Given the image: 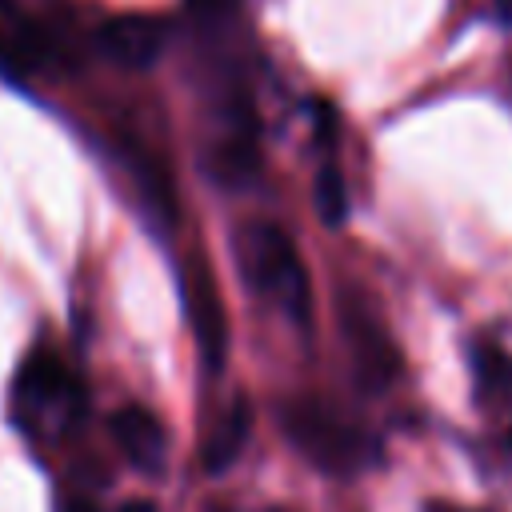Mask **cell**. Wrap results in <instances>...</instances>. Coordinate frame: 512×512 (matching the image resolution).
<instances>
[{"label": "cell", "instance_id": "obj_5", "mask_svg": "<svg viewBox=\"0 0 512 512\" xmlns=\"http://www.w3.org/2000/svg\"><path fill=\"white\" fill-rule=\"evenodd\" d=\"M248 432H252V404L244 396H236L228 404V412L216 420V428L208 432V440H204V468L212 476L228 472L240 460V452L248 444Z\"/></svg>", "mask_w": 512, "mask_h": 512}, {"label": "cell", "instance_id": "obj_10", "mask_svg": "<svg viewBox=\"0 0 512 512\" xmlns=\"http://www.w3.org/2000/svg\"><path fill=\"white\" fill-rule=\"evenodd\" d=\"M120 512H156V504L152 500H128Z\"/></svg>", "mask_w": 512, "mask_h": 512}, {"label": "cell", "instance_id": "obj_2", "mask_svg": "<svg viewBox=\"0 0 512 512\" xmlns=\"http://www.w3.org/2000/svg\"><path fill=\"white\" fill-rule=\"evenodd\" d=\"M100 48L128 68H148L164 48V24L140 12L112 16L100 24Z\"/></svg>", "mask_w": 512, "mask_h": 512}, {"label": "cell", "instance_id": "obj_11", "mask_svg": "<svg viewBox=\"0 0 512 512\" xmlns=\"http://www.w3.org/2000/svg\"><path fill=\"white\" fill-rule=\"evenodd\" d=\"M500 12H504V16L512 20V0H500Z\"/></svg>", "mask_w": 512, "mask_h": 512}, {"label": "cell", "instance_id": "obj_4", "mask_svg": "<svg viewBox=\"0 0 512 512\" xmlns=\"http://www.w3.org/2000/svg\"><path fill=\"white\" fill-rule=\"evenodd\" d=\"M188 312L196 320V336H200L208 368L220 372L224 368V312H220V296H216L212 276H204V272L188 276Z\"/></svg>", "mask_w": 512, "mask_h": 512}, {"label": "cell", "instance_id": "obj_6", "mask_svg": "<svg viewBox=\"0 0 512 512\" xmlns=\"http://www.w3.org/2000/svg\"><path fill=\"white\" fill-rule=\"evenodd\" d=\"M348 328H352L356 364H360L364 380H372V388H384V380L396 372V356H392V344H388V340H384V332H380L372 320H364V316H356Z\"/></svg>", "mask_w": 512, "mask_h": 512}, {"label": "cell", "instance_id": "obj_7", "mask_svg": "<svg viewBox=\"0 0 512 512\" xmlns=\"http://www.w3.org/2000/svg\"><path fill=\"white\" fill-rule=\"evenodd\" d=\"M316 212L328 228H340L348 220V188H344V176L336 164H324L316 172Z\"/></svg>", "mask_w": 512, "mask_h": 512}, {"label": "cell", "instance_id": "obj_3", "mask_svg": "<svg viewBox=\"0 0 512 512\" xmlns=\"http://www.w3.org/2000/svg\"><path fill=\"white\" fill-rule=\"evenodd\" d=\"M112 440L120 444V452L140 468V472H160L164 468V456H168V436L160 428V420L136 404L120 408L112 416Z\"/></svg>", "mask_w": 512, "mask_h": 512}, {"label": "cell", "instance_id": "obj_12", "mask_svg": "<svg viewBox=\"0 0 512 512\" xmlns=\"http://www.w3.org/2000/svg\"><path fill=\"white\" fill-rule=\"evenodd\" d=\"M276 512H280V508H276Z\"/></svg>", "mask_w": 512, "mask_h": 512}, {"label": "cell", "instance_id": "obj_8", "mask_svg": "<svg viewBox=\"0 0 512 512\" xmlns=\"http://www.w3.org/2000/svg\"><path fill=\"white\" fill-rule=\"evenodd\" d=\"M476 380H480L484 388L508 392V388H512V360H508L500 348H480V352H476Z\"/></svg>", "mask_w": 512, "mask_h": 512}, {"label": "cell", "instance_id": "obj_1", "mask_svg": "<svg viewBox=\"0 0 512 512\" xmlns=\"http://www.w3.org/2000/svg\"><path fill=\"white\" fill-rule=\"evenodd\" d=\"M236 264L244 280L268 296L292 324L308 328L312 320V288L308 272L296 256V244L276 228V224H252L236 240Z\"/></svg>", "mask_w": 512, "mask_h": 512}, {"label": "cell", "instance_id": "obj_9", "mask_svg": "<svg viewBox=\"0 0 512 512\" xmlns=\"http://www.w3.org/2000/svg\"><path fill=\"white\" fill-rule=\"evenodd\" d=\"M424 512H488V508H456V504L436 500V504H424Z\"/></svg>", "mask_w": 512, "mask_h": 512}]
</instances>
